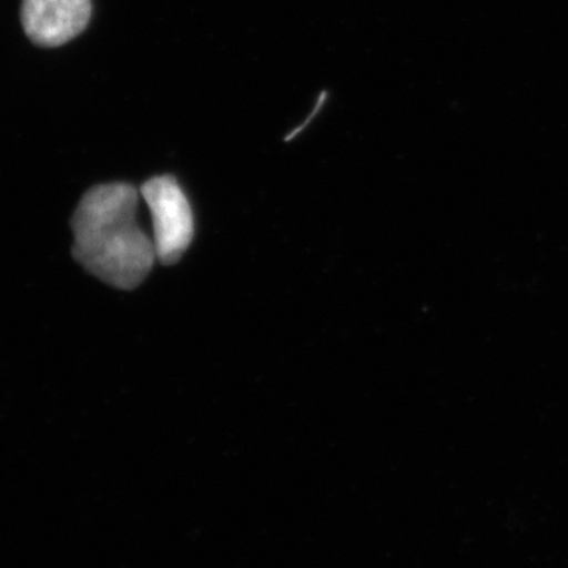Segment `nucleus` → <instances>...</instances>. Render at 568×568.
I'll use <instances>...</instances> for the list:
<instances>
[{"instance_id":"f257e3e1","label":"nucleus","mask_w":568,"mask_h":568,"mask_svg":"<svg viewBox=\"0 0 568 568\" xmlns=\"http://www.w3.org/2000/svg\"><path fill=\"white\" fill-rule=\"evenodd\" d=\"M136 205L134 186L104 183L82 196L71 222L74 257L119 290L140 286L155 263V245L136 222Z\"/></svg>"},{"instance_id":"f03ea898","label":"nucleus","mask_w":568,"mask_h":568,"mask_svg":"<svg viewBox=\"0 0 568 568\" xmlns=\"http://www.w3.org/2000/svg\"><path fill=\"white\" fill-rule=\"evenodd\" d=\"M141 194L151 209L153 245L156 260L174 264L193 241L194 222L185 193L171 175H159L141 186Z\"/></svg>"},{"instance_id":"7ed1b4c3","label":"nucleus","mask_w":568,"mask_h":568,"mask_svg":"<svg viewBox=\"0 0 568 568\" xmlns=\"http://www.w3.org/2000/svg\"><path fill=\"white\" fill-rule=\"evenodd\" d=\"M91 13V0H24L21 21L33 43L54 48L80 36Z\"/></svg>"}]
</instances>
